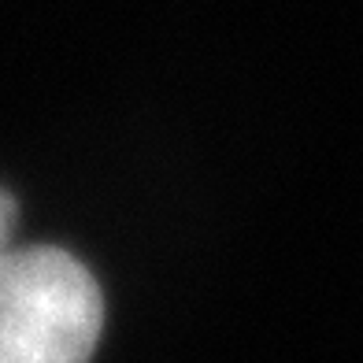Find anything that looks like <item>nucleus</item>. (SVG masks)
I'll return each mask as SVG.
<instances>
[{"label":"nucleus","instance_id":"f03ea898","mask_svg":"<svg viewBox=\"0 0 363 363\" xmlns=\"http://www.w3.org/2000/svg\"><path fill=\"white\" fill-rule=\"evenodd\" d=\"M11 201H8V196L4 193H0V245H4V238H8V226H11Z\"/></svg>","mask_w":363,"mask_h":363},{"label":"nucleus","instance_id":"f257e3e1","mask_svg":"<svg viewBox=\"0 0 363 363\" xmlns=\"http://www.w3.org/2000/svg\"><path fill=\"white\" fill-rule=\"evenodd\" d=\"M101 323V289L74 256L0 252V363H89Z\"/></svg>","mask_w":363,"mask_h":363}]
</instances>
